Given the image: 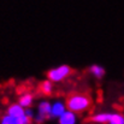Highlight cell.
I'll return each instance as SVG.
<instances>
[{
	"label": "cell",
	"instance_id": "6da1fadb",
	"mask_svg": "<svg viewBox=\"0 0 124 124\" xmlns=\"http://www.w3.org/2000/svg\"><path fill=\"white\" fill-rule=\"evenodd\" d=\"M90 102L89 96L84 94H72L66 100V108L75 113H81L89 108Z\"/></svg>",
	"mask_w": 124,
	"mask_h": 124
},
{
	"label": "cell",
	"instance_id": "7a4b0ae2",
	"mask_svg": "<svg viewBox=\"0 0 124 124\" xmlns=\"http://www.w3.org/2000/svg\"><path fill=\"white\" fill-rule=\"evenodd\" d=\"M71 74V69L68 65H59L57 68H53L48 71L47 77L52 82H60L64 78H66Z\"/></svg>",
	"mask_w": 124,
	"mask_h": 124
},
{
	"label": "cell",
	"instance_id": "3957f363",
	"mask_svg": "<svg viewBox=\"0 0 124 124\" xmlns=\"http://www.w3.org/2000/svg\"><path fill=\"white\" fill-rule=\"evenodd\" d=\"M66 104H64L63 101H54L51 106V113L49 117L51 118H59L65 111H66Z\"/></svg>",
	"mask_w": 124,
	"mask_h": 124
},
{
	"label": "cell",
	"instance_id": "277c9868",
	"mask_svg": "<svg viewBox=\"0 0 124 124\" xmlns=\"http://www.w3.org/2000/svg\"><path fill=\"white\" fill-rule=\"evenodd\" d=\"M58 119L59 124H77V115L70 110H66Z\"/></svg>",
	"mask_w": 124,
	"mask_h": 124
},
{
	"label": "cell",
	"instance_id": "5b68a950",
	"mask_svg": "<svg viewBox=\"0 0 124 124\" xmlns=\"http://www.w3.org/2000/svg\"><path fill=\"white\" fill-rule=\"evenodd\" d=\"M25 113V108L23 106H21L19 104H12L10 105V107L7 108V115H10L11 117H13L15 119L21 117L22 115Z\"/></svg>",
	"mask_w": 124,
	"mask_h": 124
},
{
	"label": "cell",
	"instance_id": "8992f818",
	"mask_svg": "<svg viewBox=\"0 0 124 124\" xmlns=\"http://www.w3.org/2000/svg\"><path fill=\"white\" fill-rule=\"evenodd\" d=\"M111 113L110 112H99L92 117V122L96 124H107L110 121Z\"/></svg>",
	"mask_w": 124,
	"mask_h": 124
},
{
	"label": "cell",
	"instance_id": "52a82bcc",
	"mask_svg": "<svg viewBox=\"0 0 124 124\" xmlns=\"http://www.w3.org/2000/svg\"><path fill=\"white\" fill-rule=\"evenodd\" d=\"M33 100H34V98H33L31 94H29V93H24L23 95H21L18 104H19L21 106H23L24 108H28V107H30V106L33 105Z\"/></svg>",
	"mask_w": 124,
	"mask_h": 124
},
{
	"label": "cell",
	"instance_id": "ba28073f",
	"mask_svg": "<svg viewBox=\"0 0 124 124\" xmlns=\"http://www.w3.org/2000/svg\"><path fill=\"white\" fill-rule=\"evenodd\" d=\"M89 72L95 77V78H102L104 75H105V69L101 66V65H98V64H94L89 68Z\"/></svg>",
	"mask_w": 124,
	"mask_h": 124
},
{
	"label": "cell",
	"instance_id": "9c48e42d",
	"mask_svg": "<svg viewBox=\"0 0 124 124\" xmlns=\"http://www.w3.org/2000/svg\"><path fill=\"white\" fill-rule=\"evenodd\" d=\"M51 106H52L51 102H48V101H41V102L38 105V112L43 115V116H46V117H49Z\"/></svg>",
	"mask_w": 124,
	"mask_h": 124
},
{
	"label": "cell",
	"instance_id": "30bf717a",
	"mask_svg": "<svg viewBox=\"0 0 124 124\" xmlns=\"http://www.w3.org/2000/svg\"><path fill=\"white\" fill-rule=\"evenodd\" d=\"M107 124H124V115L119 112H113L111 113L110 121Z\"/></svg>",
	"mask_w": 124,
	"mask_h": 124
},
{
	"label": "cell",
	"instance_id": "8fae6325",
	"mask_svg": "<svg viewBox=\"0 0 124 124\" xmlns=\"http://www.w3.org/2000/svg\"><path fill=\"white\" fill-rule=\"evenodd\" d=\"M41 92L46 95H49L52 92H53V82L47 80V81H43L41 84Z\"/></svg>",
	"mask_w": 124,
	"mask_h": 124
},
{
	"label": "cell",
	"instance_id": "7c38bea8",
	"mask_svg": "<svg viewBox=\"0 0 124 124\" xmlns=\"http://www.w3.org/2000/svg\"><path fill=\"white\" fill-rule=\"evenodd\" d=\"M15 121H16V124H30V122H31V118H29V117L24 113V115H22L21 117L16 118Z\"/></svg>",
	"mask_w": 124,
	"mask_h": 124
},
{
	"label": "cell",
	"instance_id": "4fadbf2b",
	"mask_svg": "<svg viewBox=\"0 0 124 124\" xmlns=\"http://www.w3.org/2000/svg\"><path fill=\"white\" fill-rule=\"evenodd\" d=\"M0 124H16V121H15V118L11 117L10 115H6V116H4V117L1 118Z\"/></svg>",
	"mask_w": 124,
	"mask_h": 124
},
{
	"label": "cell",
	"instance_id": "5bb4252c",
	"mask_svg": "<svg viewBox=\"0 0 124 124\" xmlns=\"http://www.w3.org/2000/svg\"><path fill=\"white\" fill-rule=\"evenodd\" d=\"M46 118H47L46 116H43V115L39 113V112L34 116V121H35V123H38V124H42L43 122H45V119H46Z\"/></svg>",
	"mask_w": 124,
	"mask_h": 124
},
{
	"label": "cell",
	"instance_id": "9a60e30c",
	"mask_svg": "<svg viewBox=\"0 0 124 124\" xmlns=\"http://www.w3.org/2000/svg\"><path fill=\"white\" fill-rule=\"evenodd\" d=\"M25 115H27V116H28L29 118L34 119V116H35V115H34V112H33V111H31V110H30L29 107H28V108L25 110Z\"/></svg>",
	"mask_w": 124,
	"mask_h": 124
}]
</instances>
